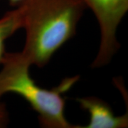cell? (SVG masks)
<instances>
[{"label":"cell","mask_w":128,"mask_h":128,"mask_svg":"<svg viewBox=\"0 0 128 128\" xmlns=\"http://www.w3.org/2000/svg\"><path fill=\"white\" fill-rule=\"evenodd\" d=\"M91 9L99 24L100 42L99 49L92 63V68L109 64L120 49L117 31L128 12V0H82Z\"/></svg>","instance_id":"3957f363"},{"label":"cell","mask_w":128,"mask_h":128,"mask_svg":"<svg viewBox=\"0 0 128 128\" xmlns=\"http://www.w3.org/2000/svg\"><path fill=\"white\" fill-rule=\"evenodd\" d=\"M18 9L26 41L21 52L31 66L43 68L72 38L87 8L82 0H24Z\"/></svg>","instance_id":"6da1fadb"},{"label":"cell","mask_w":128,"mask_h":128,"mask_svg":"<svg viewBox=\"0 0 128 128\" xmlns=\"http://www.w3.org/2000/svg\"><path fill=\"white\" fill-rule=\"evenodd\" d=\"M9 122V115L4 102L0 101V128H6Z\"/></svg>","instance_id":"8992f818"},{"label":"cell","mask_w":128,"mask_h":128,"mask_svg":"<svg viewBox=\"0 0 128 128\" xmlns=\"http://www.w3.org/2000/svg\"><path fill=\"white\" fill-rule=\"evenodd\" d=\"M22 28V20L18 9L6 12L0 18V64L4 58L5 42L16 31Z\"/></svg>","instance_id":"5b68a950"},{"label":"cell","mask_w":128,"mask_h":128,"mask_svg":"<svg viewBox=\"0 0 128 128\" xmlns=\"http://www.w3.org/2000/svg\"><path fill=\"white\" fill-rule=\"evenodd\" d=\"M0 65V99L9 92L22 97L37 113L42 128H77L65 116L64 95L79 80V76L64 78L57 86L48 90L32 79L29 73L32 66L21 51L6 52Z\"/></svg>","instance_id":"7a4b0ae2"},{"label":"cell","mask_w":128,"mask_h":128,"mask_svg":"<svg viewBox=\"0 0 128 128\" xmlns=\"http://www.w3.org/2000/svg\"><path fill=\"white\" fill-rule=\"evenodd\" d=\"M80 107L88 111L89 122L77 128H125L128 127V113L116 116L110 105L96 96H84L76 98Z\"/></svg>","instance_id":"277c9868"},{"label":"cell","mask_w":128,"mask_h":128,"mask_svg":"<svg viewBox=\"0 0 128 128\" xmlns=\"http://www.w3.org/2000/svg\"><path fill=\"white\" fill-rule=\"evenodd\" d=\"M8 1H9V4H10L11 6L16 7V6H17L18 4H20L23 2L24 0H8Z\"/></svg>","instance_id":"52a82bcc"}]
</instances>
